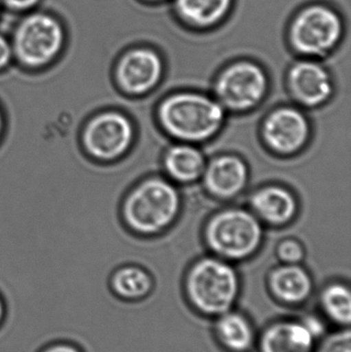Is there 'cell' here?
Returning <instances> with one entry per match:
<instances>
[{
  "label": "cell",
  "mask_w": 351,
  "mask_h": 352,
  "mask_svg": "<svg viewBox=\"0 0 351 352\" xmlns=\"http://www.w3.org/2000/svg\"><path fill=\"white\" fill-rule=\"evenodd\" d=\"M232 0H177V12L191 24L210 26L222 20Z\"/></svg>",
  "instance_id": "20"
},
{
  "label": "cell",
  "mask_w": 351,
  "mask_h": 352,
  "mask_svg": "<svg viewBox=\"0 0 351 352\" xmlns=\"http://www.w3.org/2000/svg\"><path fill=\"white\" fill-rule=\"evenodd\" d=\"M317 340L301 320L270 322L257 338L259 352H313Z\"/></svg>",
  "instance_id": "15"
},
{
  "label": "cell",
  "mask_w": 351,
  "mask_h": 352,
  "mask_svg": "<svg viewBox=\"0 0 351 352\" xmlns=\"http://www.w3.org/2000/svg\"><path fill=\"white\" fill-rule=\"evenodd\" d=\"M14 62L12 43L0 34V72L8 68Z\"/></svg>",
  "instance_id": "24"
},
{
  "label": "cell",
  "mask_w": 351,
  "mask_h": 352,
  "mask_svg": "<svg viewBox=\"0 0 351 352\" xmlns=\"http://www.w3.org/2000/svg\"><path fill=\"white\" fill-rule=\"evenodd\" d=\"M313 352H351V331L339 328L335 332L326 334L315 344Z\"/></svg>",
  "instance_id": "21"
},
{
  "label": "cell",
  "mask_w": 351,
  "mask_h": 352,
  "mask_svg": "<svg viewBox=\"0 0 351 352\" xmlns=\"http://www.w3.org/2000/svg\"><path fill=\"white\" fill-rule=\"evenodd\" d=\"M310 123L300 109L282 107L264 120L262 138L267 148L282 156H291L305 148L310 138Z\"/></svg>",
  "instance_id": "10"
},
{
  "label": "cell",
  "mask_w": 351,
  "mask_h": 352,
  "mask_svg": "<svg viewBox=\"0 0 351 352\" xmlns=\"http://www.w3.org/2000/svg\"><path fill=\"white\" fill-rule=\"evenodd\" d=\"M163 131L173 140L197 144L214 138L224 126L226 109L216 98L193 91L173 93L157 109Z\"/></svg>",
  "instance_id": "1"
},
{
  "label": "cell",
  "mask_w": 351,
  "mask_h": 352,
  "mask_svg": "<svg viewBox=\"0 0 351 352\" xmlns=\"http://www.w3.org/2000/svg\"><path fill=\"white\" fill-rule=\"evenodd\" d=\"M109 285L120 299L137 302L146 299L152 294L155 283L152 275L141 267L125 265L111 274Z\"/></svg>",
  "instance_id": "18"
},
{
  "label": "cell",
  "mask_w": 351,
  "mask_h": 352,
  "mask_svg": "<svg viewBox=\"0 0 351 352\" xmlns=\"http://www.w3.org/2000/svg\"><path fill=\"white\" fill-rule=\"evenodd\" d=\"M251 211L262 223L272 227L288 225L296 217L298 202L288 188L267 186L255 190L249 199Z\"/></svg>",
  "instance_id": "14"
},
{
  "label": "cell",
  "mask_w": 351,
  "mask_h": 352,
  "mask_svg": "<svg viewBox=\"0 0 351 352\" xmlns=\"http://www.w3.org/2000/svg\"><path fill=\"white\" fill-rule=\"evenodd\" d=\"M269 82L263 68L241 61L225 68L214 82V98L226 111L245 113L261 104Z\"/></svg>",
  "instance_id": "7"
},
{
  "label": "cell",
  "mask_w": 351,
  "mask_h": 352,
  "mask_svg": "<svg viewBox=\"0 0 351 352\" xmlns=\"http://www.w3.org/2000/svg\"><path fill=\"white\" fill-rule=\"evenodd\" d=\"M154 1H156V0H154Z\"/></svg>",
  "instance_id": "29"
},
{
  "label": "cell",
  "mask_w": 351,
  "mask_h": 352,
  "mask_svg": "<svg viewBox=\"0 0 351 352\" xmlns=\"http://www.w3.org/2000/svg\"><path fill=\"white\" fill-rule=\"evenodd\" d=\"M268 291L278 303L288 307L304 305L315 289L310 273L301 264H282L268 275Z\"/></svg>",
  "instance_id": "13"
},
{
  "label": "cell",
  "mask_w": 351,
  "mask_h": 352,
  "mask_svg": "<svg viewBox=\"0 0 351 352\" xmlns=\"http://www.w3.org/2000/svg\"><path fill=\"white\" fill-rule=\"evenodd\" d=\"M249 175V167L240 157L222 155L206 163L201 178L212 197L230 200L247 188Z\"/></svg>",
  "instance_id": "12"
},
{
  "label": "cell",
  "mask_w": 351,
  "mask_h": 352,
  "mask_svg": "<svg viewBox=\"0 0 351 352\" xmlns=\"http://www.w3.org/2000/svg\"><path fill=\"white\" fill-rule=\"evenodd\" d=\"M214 336L227 352H251L257 344V333L251 320L232 309L214 318Z\"/></svg>",
  "instance_id": "16"
},
{
  "label": "cell",
  "mask_w": 351,
  "mask_h": 352,
  "mask_svg": "<svg viewBox=\"0 0 351 352\" xmlns=\"http://www.w3.org/2000/svg\"><path fill=\"white\" fill-rule=\"evenodd\" d=\"M4 130H5V117H4L3 109L0 107V140H2Z\"/></svg>",
  "instance_id": "27"
},
{
  "label": "cell",
  "mask_w": 351,
  "mask_h": 352,
  "mask_svg": "<svg viewBox=\"0 0 351 352\" xmlns=\"http://www.w3.org/2000/svg\"><path fill=\"white\" fill-rule=\"evenodd\" d=\"M177 186L166 178L148 177L128 190L120 206V217L128 230L150 236L168 229L181 211Z\"/></svg>",
  "instance_id": "3"
},
{
  "label": "cell",
  "mask_w": 351,
  "mask_h": 352,
  "mask_svg": "<svg viewBox=\"0 0 351 352\" xmlns=\"http://www.w3.org/2000/svg\"><path fill=\"white\" fill-rule=\"evenodd\" d=\"M204 239L214 256L227 262H241L255 256L261 248L263 223L249 209H223L206 223Z\"/></svg>",
  "instance_id": "4"
},
{
  "label": "cell",
  "mask_w": 351,
  "mask_h": 352,
  "mask_svg": "<svg viewBox=\"0 0 351 352\" xmlns=\"http://www.w3.org/2000/svg\"><path fill=\"white\" fill-rule=\"evenodd\" d=\"M276 254L282 264L296 265L304 260L305 250L301 242L288 238L278 244Z\"/></svg>",
  "instance_id": "22"
},
{
  "label": "cell",
  "mask_w": 351,
  "mask_h": 352,
  "mask_svg": "<svg viewBox=\"0 0 351 352\" xmlns=\"http://www.w3.org/2000/svg\"><path fill=\"white\" fill-rule=\"evenodd\" d=\"M203 153L195 144L179 142L166 151L163 159L165 173L177 184H193L203 175L206 166Z\"/></svg>",
  "instance_id": "17"
},
{
  "label": "cell",
  "mask_w": 351,
  "mask_h": 352,
  "mask_svg": "<svg viewBox=\"0 0 351 352\" xmlns=\"http://www.w3.org/2000/svg\"><path fill=\"white\" fill-rule=\"evenodd\" d=\"M4 314H5V308H4L3 301H2L1 297H0V324L3 320Z\"/></svg>",
  "instance_id": "28"
},
{
  "label": "cell",
  "mask_w": 351,
  "mask_h": 352,
  "mask_svg": "<svg viewBox=\"0 0 351 352\" xmlns=\"http://www.w3.org/2000/svg\"><path fill=\"white\" fill-rule=\"evenodd\" d=\"M43 352H80L76 347L68 344H56L47 347Z\"/></svg>",
  "instance_id": "26"
},
{
  "label": "cell",
  "mask_w": 351,
  "mask_h": 352,
  "mask_svg": "<svg viewBox=\"0 0 351 352\" xmlns=\"http://www.w3.org/2000/svg\"><path fill=\"white\" fill-rule=\"evenodd\" d=\"M241 283L232 263L216 256L196 261L183 279L188 304L204 318H216L234 309Z\"/></svg>",
  "instance_id": "2"
},
{
  "label": "cell",
  "mask_w": 351,
  "mask_h": 352,
  "mask_svg": "<svg viewBox=\"0 0 351 352\" xmlns=\"http://www.w3.org/2000/svg\"><path fill=\"white\" fill-rule=\"evenodd\" d=\"M135 140V126L119 109H106L91 116L80 130L84 154L101 164L117 162L127 156Z\"/></svg>",
  "instance_id": "6"
},
{
  "label": "cell",
  "mask_w": 351,
  "mask_h": 352,
  "mask_svg": "<svg viewBox=\"0 0 351 352\" xmlns=\"http://www.w3.org/2000/svg\"><path fill=\"white\" fill-rule=\"evenodd\" d=\"M41 0H2L8 8L12 10H27L34 8Z\"/></svg>",
  "instance_id": "25"
},
{
  "label": "cell",
  "mask_w": 351,
  "mask_h": 352,
  "mask_svg": "<svg viewBox=\"0 0 351 352\" xmlns=\"http://www.w3.org/2000/svg\"><path fill=\"white\" fill-rule=\"evenodd\" d=\"M319 307L324 316L339 328H350L351 322L350 287L341 281L326 285L319 294Z\"/></svg>",
  "instance_id": "19"
},
{
  "label": "cell",
  "mask_w": 351,
  "mask_h": 352,
  "mask_svg": "<svg viewBox=\"0 0 351 352\" xmlns=\"http://www.w3.org/2000/svg\"><path fill=\"white\" fill-rule=\"evenodd\" d=\"M64 43L61 23L49 14L34 12L25 16L14 30V60L24 69H43L58 59Z\"/></svg>",
  "instance_id": "5"
},
{
  "label": "cell",
  "mask_w": 351,
  "mask_h": 352,
  "mask_svg": "<svg viewBox=\"0 0 351 352\" xmlns=\"http://www.w3.org/2000/svg\"><path fill=\"white\" fill-rule=\"evenodd\" d=\"M162 76L160 56L144 47L126 52L113 69V82L117 90L130 97L148 94L156 88Z\"/></svg>",
  "instance_id": "9"
},
{
  "label": "cell",
  "mask_w": 351,
  "mask_h": 352,
  "mask_svg": "<svg viewBox=\"0 0 351 352\" xmlns=\"http://www.w3.org/2000/svg\"><path fill=\"white\" fill-rule=\"evenodd\" d=\"M300 320L315 340L319 341L321 337L327 334L325 322L321 316H317V314H308Z\"/></svg>",
  "instance_id": "23"
},
{
  "label": "cell",
  "mask_w": 351,
  "mask_h": 352,
  "mask_svg": "<svg viewBox=\"0 0 351 352\" xmlns=\"http://www.w3.org/2000/svg\"><path fill=\"white\" fill-rule=\"evenodd\" d=\"M342 21L331 8L313 6L303 10L293 21L290 39L295 51L304 56H323L341 38Z\"/></svg>",
  "instance_id": "8"
},
{
  "label": "cell",
  "mask_w": 351,
  "mask_h": 352,
  "mask_svg": "<svg viewBox=\"0 0 351 352\" xmlns=\"http://www.w3.org/2000/svg\"><path fill=\"white\" fill-rule=\"evenodd\" d=\"M288 89L299 104L317 109L327 103L334 94V82L330 72L321 64L302 60L291 67Z\"/></svg>",
  "instance_id": "11"
}]
</instances>
